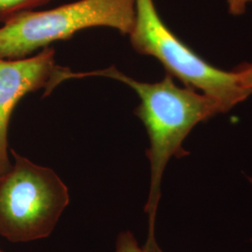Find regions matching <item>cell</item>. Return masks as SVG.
<instances>
[{
  "label": "cell",
  "instance_id": "obj_10",
  "mask_svg": "<svg viewBox=\"0 0 252 252\" xmlns=\"http://www.w3.org/2000/svg\"></svg>",
  "mask_w": 252,
  "mask_h": 252
},
{
  "label": "cell",
  "instance_id": "obj_4",
  "mask_svg": "<svg viewBox=\"0 0 252 252\" xmlns=\"http://www.w3.org/2000/svg\"><path fill=\"white\" fill-rule=\"evenodd\" d=\"M14 163L0 175V235L29 242L48 237L69 204V192L55 172L10 150Z\"/></svg>",
  "mask_w": 252,
  "mask_h": 252
},
{
  "label": "cell",
  "instance_id": "obj_9",
  "mask_svg": "<svg viewBox=\"0 0 252 252\" xmlns=\"http://www.w3.org/2000/svg\"><path fill=\"white\" fill-rule=\"evenodd\" d=\"M249 180L251 181V183L252 184V178H249Z\"/></svg>",
  "mask_w": 252,
  "mask_h": 252
},
{
  "label": "cell",
  "instance_id": "obj_5",
  "mask_svg": "<svg viewBox=\"0 0 252 252\" xmlns=\"http://www.w3.org/2000/svg\"><path fill=\"white\" fill-rule=\"evenodd\" d=\"M58 68L54 50L50 47L31 57L0 58V175L12 165L8 153V129L14 108L29 93L44 88V95H49L55 88L54 77Z\"/></svg>",
  "mask_w": 252,
  "mask_h": 252
},
{
  "label": "cell",
  "instance_id": "obj_6",
  "mask_svg": "<svg viewBox=\"0 0 252 252\" xmlns=\"http://www.w3.org/2000/svg\"><path fill=\"white\" fill-rule=\"evenodd\" d=\"M53 1L54 0H0V22L5 23L17 14L34 10Z\"/></svg>",
  "mask_w": 252,
  "mask_h": 252
},
{
  "label": "cell",
  "instance_id": "obj_3",
  "mask_svg": "<svg viewBox=\"0 0 252 252\" xmlns=\"http://www.w3.org/2000/svg\"><path fill=\"white\" fill-rule=\"evenodd\" d=\"M129 36L135 52L157 59L167 74L218 101L224 112L252 94L234 70L217 68L180 40L163 23L153 0H135V24Z\"/></svg>",
  "mask_w": 252,
  "mask_h": 252
},
{
  "label": "cell",
  "instance_id": "obj_2",
  "mask_svg": "<svg viewBox=\"0 0 252 252\" xmlns=\"http://www.w3.org/2000/svg\"><path fill=\"white\" fill-rule=\"evenodd\" d=\"M135 18V0H78L49 10L25 11L0 27V58H25L92 27L129 35Z\"/></svg>",
  "mask_w": 252,
  "mask_h": 252
},
{
  "label": "cell",
  "instance_id": "obj_7",
  "mask_svg": "<svg viewBox=\"0 0 252 252\" xmlns=\"http://www.w3.org/2000/svg\"><path fill=\"white\" fill-rule=\"evenodd\" d=\"M116 252H152L144 248H140L134 234L129 231L123 232L118 235Z\"/></svg>",
  "mask_w": 252,
  "mask_h": 252
},
{
  "label": "cell",
  "instance_id": "obj_8",
  "mask_svg": "<svg viewBox=\"0 0 252 252\" xmlns=\"http://www.w3.org/2000/svg\"><path fill=\"white\" fill-rule=\"evenodd\" d=\"M234 71L244 86L252 91V63H242L238 65Z\"/></svg>",
  "mask_w": 252,
  "mask_h": 252
},
{
  "label": "cell",
  "instance_id": "obj_1",
  "mask_svg": "<svg viewBox=\"0 0 252 252\" xmlns=\"http://www.w3.org/2000/svg\"><path fill=\"white\" fill-rule=\"evenodd\" d=\"M86 77H104L121 81L135 91L139 97L140 104L135 108V113L142 121L150 138L147 157L151 163V184L145 205L148 236L144 249L149 252H162L156 242L155 222L165 167L173 157L188 155L183 142L195 126L224 113V110L218 101L204 93L187 86H178L169 74L155 83L135 81L115 66L79 73L63 67L59 74L61 82Z\"/></svg>",
  "mask_w": 252,
  "mask_h": 252
}]
</instances>
